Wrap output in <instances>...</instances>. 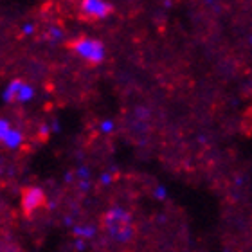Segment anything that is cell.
I'll list each match as a JSON object with an SVG mask.
<instances>
[{"mask_svg":"<svg viewBox=\"0 0 252 252\" xmlns=\"http://www.w3.org/2000/svg\"><path fill=\"white\" fill-rule=\"evenodd\" d=\"M101 225L106 231V234L116 240V242H130L133 238V220L131 216L126 213L125 209H119V207H114V209L106 211L103 218H101Z\"/></svg>","mask_w":252,"mask_h":252,"instance_id":"6da1fadb","label":"cell"},{"mask_svg":"<svg viewBox=\"0 0 252 252\" xmlns=\"http://www.w3.org/2000/svg\"><path fill=\"white\" fill-rule=\"evenodd\" d=\"M20 133H18V131L16 130H13V128H11L9 131H7V135H5V139L2 142H5V144H7V146H11V148H16L18 146V144H20Z\"/></svg>","mask_w":252,"mask_h":252,"instance_id":"8992f818","label":"cell"},{"mask_svg":"<svg viewBox=\"0 0 252 252\" xmlns=\"http://www.w3.org/2000/svg\"><path fill=\"white\" fill-rule=\"evenodd\" d=\"M11 130V125L5 119H0V141H4L5 135H7V131Z\"/></svg>","mask_w":252,"mask_h":252,"instance_id":"52a82bcc","label":"cell"},{"mask_svg":"<svg viewBox=\"0 0 252 252\" xmlns=\"http://www.w3.org/2000/svg\"><path fill=\"white\" fill-rule=\"evenodd\" d=\"M32 89L24 81H13V83L7 87V90L4 92V99L5 101H27L32 97Z\"/></svg>","mask_w":252,"mask_h":252,"instance_id":"5b68a950","label":"cell"},{"mask_svg":"<svg viewBox=\"0 0 252 252\" xmlns=\"http://www.w3.org/2000/svg\"><path fill=\"white\" fill-rule=\"evenodd\" d=\"M72 49L81 56L83 60H87L92 65H97L105 60V47L99 40H94V38H79V40H74Z\"/></svg>","mask_w":252,"mask_h":252,"instance_id":"7a4b0ae2","label":"cell"},{"mask_svg":"<svg viewBox=\"0 0 252 252\" xmlns=\"http://www.w3.org/2000/svg\"><path fill=\"white\" fill-rule=\"evenodd\" d=\"M103 128L105 130H112V123H103Z\"/></svg>","mask_w":252,"mask_h":252,"instance_id":"ba28073f","label":"cell"},{"mask_svg":"<svg viewBox=\"0 0 252 252\" xmlns=\"http://www.w3.org/2000/svg\"><path fill=\"white\" fill-rule=\"evenodd\" d=\"M47 207V196L40 188H27L22 191V209L27 216H34Z\"/></svg>","mask_w":252,"mask_h":252,"instance_id":"3957f363","label":"cell"},{"mask_svg":"<svg viewBox=\"0 0 252 252\" xmlns=\"http://www.w3.org/2000/svg\"><path fill=\"white\" fill-rule=\"evenodd\" d=\"M112 13V5L105 0H81V15L89 20H99Z\"/></svg>","mask_w":252,"mask_h":252,"instance_id":"277c9868","label":"cell"}]
</instances>
